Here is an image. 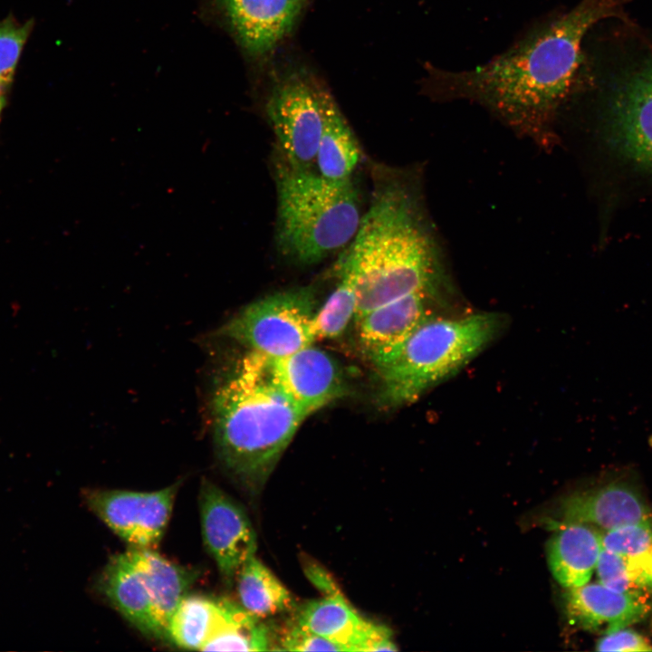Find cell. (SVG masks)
Segmentation results:
<instances>
[{
    "instance_id": "6da1fadb",
    "label": "cell",
    "mask_w": 652,
    "mask_h": 652,
    "mask_svg": "<svg viewBox=\"0 0 652 652\" xmlns=\"http://www.w3.org/2000/svg\"><path fill=\"white\" fill-rule=\"evenodd\" d=\"M624 5L580 0L484 64L464 71L432 68L434 92L477 101L516 129L549 140L581 65L585 35L599 22L622 16Z\"/></svg>"
},
{
    "instance_id": "7a4b0ae2",
    "label": "cell",
    "mask_w": 652,
    "mask_h": 652,
    "mask_svg": "<svg viewBox=\"0 0 652 652\" xmlns=\"http://www.w3.org/2000/svg\"><path fill=\"white\" fill-rule=\"evenodd\" d=\"M374 176L369 206L339 262L356 284L354 320L411 293L452 290L418 181L387 168Z\"/></svg>"
},
{
    "instance_id": "3957f363",
    "label": "cell",
    "mask_w": 652,
    "mask_h": 652,
    "mask_svg": "<svg viewBox=\"0 0 652 652\" xmlns=\"http://www.w3.org/2000/svg\"><path fill=\"white\" fill-rule=\"evenodd\" d=\"M212 416L220 463L253 494L264 485L308 417L283 387L273 359L253 350L221 379Z\"/></svg>"
},
{
    "instance_id": "277c9868",
    "label": "cell",
    "mask_w": 652,
    "mask_h": 652,
    "mask_svg": "<svg viewBox=\"0 0 652 652\" xmlns=\"http://www.w3.org/2000/svg\"><path fill=\"white\" fill-rule=\"evenodd\" d=\"M273 166L279 254L292 264L312 265L349 245L363 215L353 178L328 180L278 152Z\"/></svg>"
},
{
    "instance_id": "5b68a950",
    "label": "cell",
    "mask_w": 652,
    "mask_h": 652,
    "mask_svg": "<svg viewBox=\"0 0 652 652\" xmlns=\"http://www.w3.org/2000/svg\"><path fill=\"white\" fill-rule=\"evenodd\" d=\"M508 321L505 313L498 312L428 318L398 350L375 366L380 402L388 408L415 402L489 347L505 331Z\"/></svg>"
},
{
    "instance_id": "8992f818",
    "label": "cell",
    "mask_w": 652,
    "mask_h": 652,
    "mask_svg": "<svg viewBox=\"0 0 652 652\" xmlns=\"http://www.w3.org/2000/svg\"><path fill=\"white\" fill-rule=\"evenodd\" d=\"M315 290L302 286L273 292L245 306L221 333L263 355L281 358L316 340Z\"/></svg>"
},
{
    "instance_id": "52a82bcc",
    "label": "cell",
    "mask_w": 652,
    "mask_h": 652,
    "mask_svg": "<svg viewBox=\"0 0 652 652\" xmlns=\"http://www.w3.org/2000/svg\"><path fill=\"white\" fill-rule=\"evenodd\" d=\"M318 89L291 74L273 86L265 102L276 152L301 168H314L322 127Z\"/></svg>"
},
{
    "instance_id": "ba28073f",
    "label": "cell",
    "mask_w": 652,
    "mask_h": 652,
    "mask_svg": "<svg viewBox=\"0 0 652 652\" xmlns=\"http://www.w3.org/2000/svg\"><path fill=\"white\" fill-rule=\"evenodd\" d=\"M177 484L154 492L90 490L89 508L131 547L153 549L169 521Z\"/></svg>"
},
{
    "instance_id": "9c48e42d",
    "label": "cell",
    "mask_w": 652,
    "mask_h": 652,
    "mask_svg": "<svg viewBox=\"0 0 652 652\" xmlns=\"http://www.w3.org/2000/svg\"><path fill=\"white\" fill-rule=\"evenodd\" d=\"M202 536L225 581L231 582L257 549L247 514L219 487L204 480L199 493Z\"/></svg>"
},
{
    "instance_id": "30bf717a",
    "label": "cell",
    "mask_w": 652,
    "mask_h": 652,
    "mask_svg": "<svg viewBox=\"0 0 652 652\" xmlns=\"http://www.w3.org/2000/svg\"><path fill=\"white\" fill-rule=\"evenodd\" d=\"M606 136L623 158L652 174V64L630 74L614 93Z\"/></svg>"
},
{
    "instance_id": "8fae6325",
    "label": "cell",
    "mask_w": 652,
    "mask_h": 652,
    "mask_svg": "<svg viewBox=\"0 0 652 652\" xmlns=\"http://www.w3.org/2000/svg\"><path fill=\"white\" fill-rule=\"evenodd\" d=\"M446 298L428 292L408 294L374 308L354 321L362 350L374 366L386 360L426 320L437 315Z\"/></svg>"
},
{
    "instance_id": "7c38bea8",
    "label": "cell",
    "mask_w": 652,
    "mask_h": 652,
    "mask_svg": "<svg viewBox=\"0 0 652 652\" xmlns=\"http://www.w3.org/2000/svg\"><path fill=\"white\" fill-rule=\"evenodd\" d=\"M294 620L344 651L398 650L390 629L358 614L340 591L304 603L296 609Z\"/></svg>"
},
{
    "instance_id": "4fadbf2b",
    "label": "cell",
    "mask_w": 652,
    "mask_h": 652,
    "mask_svg": "<svg viewBox=\"0 0 652 652\" xmlns=\"http://www.w3.org/2000/svg\"><path fill=\"white\" fill-rule=\"evenodd\" d=\"M272 359L283 387L308 416L347 391L339 363L312 344L290 355Z\"/></svg>"
},
{
    "instance_id": "5bb4252c",
    "label": "cell",
    "mask_w": 652,
    "mask_h": 652,
    "mask_svg": "<svg viewBox=\"0 0 652 652\" xmlns=\"http://www.w3.org/2000/svg\"><path fill=\"white\" fill-rule=\"evenodd\" d=\"M305 0H221L241 46L253 56L273 51L290 33Z\"/></svg>"
},
{
    "instance_id": "9a60e30c",
    "label": "cell",
    "mask_w": 652,
    "mask_h": 652,
    "mask_svg": "<svg viewBox=\"0 0 652 652\" xmlns=\"http://www.w3.org/2000/svg\"><path fill=\"white\" fill-rule=\"evenodd\" d=\"M559 515L563 523H585L603 532L652 521V510L642 495L619 482L567 496L560 504Z\"/></svg>"
},
{
    "instance_id": "2e32d148",
    "label": "cell",
    "mask_w": 652,
    "mask_h": 652,
    "mask_svg": "<svg viewBox=\"0 0 652 652\" xmlns=\"http://www.w3.org/2000/svg\"><path fill=\"white\" fill-rule=\"evenodd\" d=\"M569 617L580 627L610 633L643 620L650 612L647 599L613 590L601 582L570 588Z\"/></svg>"
},
{
    "instance_id": "e0dca14e",
    "label": "cell",
    "mask_w": 652,
    "mask_h": 652,
    "mask_svg": "<svg viewBox=\"0 0 652 652\" xmlns=\"http://www.w3.org/2000/svg\"><path fill=\"white\" fill-rule=\"evenodd\" d=\"M601 550V532L593 526L563 523L547 544L549 567L563 587H580L590 581Z\"/></svg>"
},
{
    "instance_id": "ac0fdd59",
    "label": "cell",
    "mask_w": 652,
    "mask_h": 652,
    "mask_svg": "<svg viewBox=\"0 0 652 652\" xmlns=\"http://www.w3.org/2000/svg\"><path fill=\"white\" fill-rule=\"evenodd\" d=\"M127 553L143 579L158 626L168 639L171 618L197 572L169 561L152 549L130 547Z\"/></svg>"
},
{
    "instance_id": "d6986e66",
    "label": "cell",
    "mask_w": 652,
    "mask_h": 652,
    "mask_svg": "<svg viewBox=\"0 0 652 652\" xmlns=\"http://www.w3.org/2000/svg\"><path fill=\"white\" fill-rule=\"evenodd\" d=\"M99 587L114 608L139 631L163 638L143 579L127 551L110 559L101 574Z\"/></svg>"
},
{
    "instance_id": "ffe728a7",
    "label": "cell",
    "mask_w": 652,
    "mask_h": 652,
    "mask_svg": "<svg viewBox=\"0 0 652 652\" xmlns=\"http://www.w3.org/2000/svg\"><path fill=\"white\" fill-rule=\"evenodd\" d=\"M318 94L322 127L314 168L331 181L352 178L361 158L358 140L331 95L321 89Z\"/></svg>"
},
{
    "instance_id": "44dd1931",
    "label": "cell",
    "mask_w": 652,
    "mask_h": 652,
    "mask_svg": "<svg viewBox=\"0 0 652 652\" xmlns=\"http://www.w3.org/2000/svg\"><path fill=\"white\" fill-rule=\"evenodd\" d=\"M235 580L241 606L261 619L297 609L290 591L255 554L242 565Z\"/></svg>"
},
{
    "instance_id": "7402d4cb",
    "label": "cell",
    "mask_w": 652,
    "mask_h": 652,
    "mask_svg": "<svg viewBox=\"0 0 652 652\" xmlns=\"http://www.w3.org/2000/svg\"><path fill=\"white\" fill-rule=\"evenodd\" d=\"M220 620L203 651H266L273 646L272 633L261 618L241 605L222 599Z\"/></svg>"
},
{
    "instance_id": "603a6c76",
    "label": "cell",
    "mask_w": 652,
    "mask_h": 652,
    "mask_svg": "<svg viewBox=\"0 0 652 652\" xmlns=\"http://www.w3.org/2000/svg\"><path fill=\"white\" fill-rule=\"evenodd\" d=\"M221 614V599L186 595L171 618L168 639L182 648L202 650L215 631Z\"/></svg>"
},
{
    "instance_id": "cb8c5ba5",
    "label": "cell",
    "mask_w": 652,
    "mask_h": 652,
    "mask_svg": "<svg viewBox=\"0 0 652 652\" xmlns=\"http://www.w3.org/2000/svg\"><path fill=\"white\" fill-rule=\"evenodd\" d=\"M602 584L630 595L652 597V546L626 555L602 548L596 567Z\"/></svg>"
},
{
    "instance_id": "d4e9b609",
    "label": "cell",
    "mask_w": 652,
    "mask_h": 652,
    "mask_svg": "<svg viewBox=\"0 0 652 652\" xmlns=\"http://www.w3.org/2000/svg\"><path fill=\"white\" fill-rule=\"evenodd\" d=\"M339 282L325 302L316 311L314 333L316 340L334 339L340 336L354 320L358 297L352 276L340 264Z\"/></svg>"
},
{
    "instance_id": "484cf974",
    "label": "cell",
    "mask_w": 652,
    "mask_h": 652,
    "mask_svg": "<svg viewBox=\"0 0 652 652\" xmlns=\"http://www.w3.org/2000/svg\"><path fill=\"white\" fill-rule=\"evenodd\" d=\"M33 20L19 24L11 16L0 21V107L5 104L22 50L33 30Z\"/></svg>"
},
{
    "instance_id": "4316f807",
    "label": "cell",
    "mask_w": 652,
    "mask_h": 652,
    "mask_svg": "<svg viewBox=\"0 0 652 652\" xmlns=\"http://www.w3.org/2000/svg\"><path fill=\"white\" fill-rule=\"evenodd\" d=\"M278 650L344 651L341 647L300 626L294 619L281 630Z\"/></svg>"
},
{
    "instance_id": "83f0119b",
    "label": "cell",
    "mask_w": 652,
    "mask_h": 652,
    "mask_svg": "<svg viewBox=\"0 0 652 652\" xmlns=\"http://www.w3.org/2000/svg\"><path fill=\"white\" fill-rule=\"evenodd\" d=\"M598 651L645 652L652 651L651 643L628 627L604 634L596 645Z\"/></svg>"
},
{
    "instance_id": "f1b7e54d",
    "label": "cell",
    "mask_w": 652,
    "mask_h": 652,
    "mask_svg": "<svg viewBox=\"0 0 652 652\" xmlns=\"http://www.w3.org/2000/svg\"><path fill=\"white\" fill-rule=\"evenodd\" d=\"M305 570L312 582L325 595L340 591L331 577L320 566L312 564Z\"/></svg>"
},
{
    "instance_id": "f546056e",
    "label": "cell",
    "mask_w": 652,
    "mask_h": 652,
    "mask_svg": "<svg viewBox=\"0 0 652 652\" xmlns=\"http://www.w3.org/2000/svg\"><path fill=\"white\" fill-rule=\"evenodd\" d=\"M2 110H3V108L0 107V114H1Z\"/></svg>"
},
{
    "instance_id": "4dcf8cb0",
    "label": "cell",
    "mask_w": 652,
    "mask_h": 652,
    "mask_svg": "<svg viewBox=\"0 0 652 652\" xmlns=\"http://www.w3.org/2000/svg\"><path fill=\"white\" fill-rule=\"evenodd\" d=\"M650 443H651V445H652V437H651V439H650Z\"/></svg>"
}]
</instances>
